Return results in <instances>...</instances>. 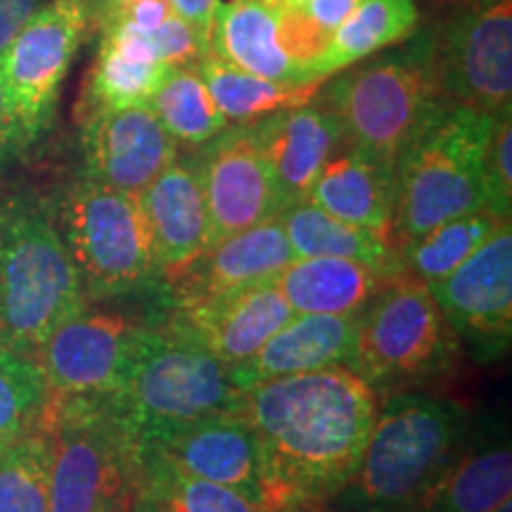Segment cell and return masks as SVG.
Returning <instances> with one entry per match:
<instances>
[{"label": "cell", "instance_id": "cell-1", "mask_svg": "<svg viewBox=\"0 0 512 512\" xmlns=\"http://www.w3.org/2000/svg\"><path fill=\"white\" fill-rule=\"evenodd\" d=\"M380 396L351 368H323L242 389L235 411L249 422L278 512L320 508L354 477Z\"/></svg>", "mask_w": 512, "mask_h": 512}, {"label": "cell", "instance_id": "cell-2", "mask_svg": "<svg viewBox=\"0 0 512 512\" xmlns=\"http://www.w3.org/2000/svg\"><path fill=\"white\" fill-rule=\"evenodd\" d=\"M472 427L460 401L408 389L389 394L354 477L330 503L339 512H415L465 451Z\"/></svg>", "mask_w": 512, "mask_h": 512}, {"label": "cell", "instance_id": "cell-3", "mask_svg": "<svg viewBox=\"0 0 512 512\" xmlns=\"http://www.w3.org/2000/svg\"><path fill=\"white\" fill-rule=\"evenodd\" d=\"M316 98L342 128L344 140L394 164L420 128L446 105L430 24H418L406 41L342 69Z\"/></svg>", "mask_w": 512, "mask_h": 512}, {"label": "cell", "instance_id": "cell-4", "mask_svg": "<svg viewBox=\"0 0 512 512\" xmlns=\"http://www.w3.org/2000/svg\"><path fill=\"white\" fill-rule=\"evenodd\" d=\"M498 114L446 102L396 159L389 242L396 252L439 223L486 209V147Z\"/></svg>", "mask_w": 512, "mask_h": 512}, {"label": "cell", "instance_id": "cell-5", "mask_svg": "<svg viewBox=\"0 0 512 512\" xmlns=\"http://www.w3.org/2000/svg\"><path fill=\"white\" fill-rule=\"evenodd\" d=\"M238 396L219 358L171 325L147 323L126 380L100 399L147 448L190 422L233 411Z\"/></svg>", "mask_w": 512, "mask_h": 512}, {"label": "cell", "instance_id": "cell-6", "mask_svg": "<svg viewBox=\"0 0 512 512\" xmlns=\"http://www.w3.org/2000/svg\"><path fill=\"white\" fill-rule=\"evenodd\" d=\"M88 304L57 223L31 202L0 214V344L34 356Z\"/></svg>", "mask_w": 512, "mask_h": 512}, {"label": "cell", "instance_id": "cell-7", "mask_svg": "<svg viewBox=\"0 0 512 512\" xmlns=\"http://www.w3.org/2000/svg\"><path fill=\"white\" fill-rule=\"evenodd\" d=\"M50 512H133L143 484V446L100 396H50Z\"/></svg>", "mask_w": 512, "mask_h": 512}, {"label": "cell", "instance_id": "cell-8", "mask_svg": "<svg viewBox=\"0 0 512 512\" xmlns=\"http://www.w3.org/2000/svg\"><path fill=\"white\" fill-rule=\"evenodd\" d=\"M55 223L88 299L162 285L138 195L81 176L57 200Z\"/></svg>", "mask_w": 512, "mask_h": 512}, {"label": "cell", "instance_id": "cell-9", "mask_svg": "<svg viewBox=\"0 0 512 512\" xmlns=\"http://www.w3.org/2000/svg\"><path fill=\"white\" fill-rule=\"evenodd\" d=\"M460 339L430 287L399 273L380 287L363 311L354 373L377 396L437 380L456 366Z\"/></svg>", "mask_w": 512, "mask_h": 512}, {"label": "cell", "instance_id": "cell-10", "mask_svg": "<svg viewBox=\"0 0 512 512\" xmlns=\"http://www.w3.org/2000/svg\"><path fill=\"white\" fill-rule=\"evenodd\" d=\"M430 31L448 102L489 114L512 110V0H463Z\"/></svg>", "mask_w": 512, "mask_h": 512}, {"label": "cell", "instance_id": "cell-11", "mask_svg": "<svg viewBox=\"0 0 512 512\" xmlns=\"http://www.w3.org/2000/svg\"><path fill=\"white\" fill-rule=\"evenodd\" d=\"M91 27L88 0H48L0 55V74L29 145L53 121L62 83Z\"/></svg>", "mask_w": 512, "mask_h": 512}, {"label": "cell", "instance_id": "cell-12", "mask_svg": "<svg viewBox=\"0 0 512 512\" xmlns=\"http://www.w3.org/2000/svg\"><path fill=\"white\" fill-rule=\"evenodd\" d=\"M145 320L112 311L83 309L38 347L50 396H107L131 370Z\"/></svg>", "mask_w": 512, "mask_h": 512}, {"label": "cell", "instance_id": "cell-13", "mask_svg": "<svg viewBox=\"0 0 512 512\" xmlns=\"http://www.w3.org/2000/svg\"><path fill=\"white\" fill-rule=\"evenodd\" d=\"M427 287L460 344H467L482 361L501 358L512 337L510 221L503 223L465 264Z\"/></svg>", "mask_w": 512, "mask_h": 512}, {"label": "cell", "instance_id": "cell-14", "mask_svg": "<svg viewBox=\"0 0 512 512\" xmlns=\"http://www.w3.org/2000/svg\"><path fill=\"white\" fill-rule=\"evenodd\" d=\"M209 214V245L280 216L278 192L252 124H230L195 150Z\"/></svg>", "mask_w": 512, "mask_h": 512}, {"label": "cell", "instance_id": "cell-15", "mask_svg": "<svg viewBox=\"0 0 512 512\" xmlns=\"http://www.w3.org/2000/svg\"><path fill=\"white\" fill-rule=\"evenodd\" d=\"M83 176L140 195L178 157L150 105L114 107L81 119Z\"/></svg>", "mask_w": 512, "mask_h": 512}, {"label": "cell", "instance_id": "cell-16", "mask_svg": "<svg viewBox=\"0 0 512 512\" xmlns=\"http://www.w3.org/2000/svg\"><path fill=\"white\" fill-rule=\"evenodd\" d=\"M147 448H155L192 477L228 486L252 503L278 512L271 501L259 439L235 408L190 422Z\"/></svg>", "mask_w": 512, "mask_h": 512}, {"label": "cell", "instance_id": "cell-17", "mask_svg": "<svg viewBox=\"0 0 512 512\" xmlns=\"http://www.w3.org/2000/svg\"><path fill=\"white\" fill-rule=\"evenodd\" d=\"M292 316L294 311L273 280H266L204 304L171 306L166 325L195 339L226 368H235L252 358Z\"/></svg>", "mask_w": 512, "mask_h": 512}, {"label": "cell", "instance_id": "cell-18", "mask_svg": "<svg viewBox=\"0 0 512 512\" xmlns=\"http://www.w3.org/2000/svg\"><path fill=\"white\" fill-rule=\"evenodd\" d=\"M294 261L278 216L209 245L192 264L164 283L171 306L204 304L273 280Z\"/></svg>", "mask_w": 512, "mask_h": 512}, {"label": "cell", "instance_id": "cell-19", "mask_svg": "<svg viewBox=\"0 0 512 512\" xmlns=\"http://www.w3.org/2000/svg\"><path fill=\"white\" fill-rule=\"evenodd\" d=\"M252 131L283 211L309 200L325 162L342 143V128L316 95L302 105L252 121Z\"/></svg>", "mask_w": 512, "mask_h": 512}, {"label": "cell", "instance_id": "cell-20", "mask_svg": "<svg viewBox=\"0 0 512 512\" xmlns=\"http://www.w3.org/2000/svg\"><path fill=\"white\" fill-rule=\"evenodd\" d=\"M162 285L209 247V214L195 152L178 155L140 192Z\"/></svg>", "mask_w": 512, "mask_h": 512}, {"label": "cell", "instance_id": "cell-21", "mask_svg": "<svg viewBox=\"0 0 512 512\" xmlns=\"http://www.w3.org/2000/svg\"><path fill=\"white\" fill-rule=\"evenodd\" d=\"M363 313L323 316L294 313L264 347L240 366L228 368L235 389L323 368H354Z\"/></svg>", "mask_w": 512, "mask_h": 512}, {"label": "cell", "instance_id": "cell-22", "mask_svg": "<svg viewBox=\"0 0 512 512\" xmlns=\"http://www.w3.org/2000/svg\"><path fill=\"white\" fill-rule=\"evenodd\" d=\"M394 200V164L351 145L344 136L309 195V202L335 219L368 228L384 238H389L392 230Z\"/></svg>", "mask_w": 512, "mask_h": 512}, {"label": "cell", "instance_id": "cell-23", "mask_svg": "<svg viewBox=\"0 0 512 512\" xmlns=\"http://www.w3.org/2000/svg\"><path fill=\"white\" fill-rule=\"evenodd\" d=\"M100 43L79 105V121L114 107L147 105L169 72L152 38L119 22L98 24Z\"/></svg>", "mask_w": 512, "mask_h": 512}, {"label": "cell", "instance_id": "cell-24", "mask_svg": "<svg viewBox=\"0 0 512 512\" xmlns=\"http://www.w3.org/2000/svg\"><path fill=\"white\" fill-rule=\"evenodd\" d=\"M209 53L233 67L287 86H320L309 83L302 69L290 60L280 43L278 10L261 0H230L216 10Z\"/></svg>", "mask_w": 512, "mask_h": 512}, {"label": "cell", "instance_id": "cell-25", "mask_svg": "<svg viewBox=\"0 0 512 512\" xmlns=\"http://www.w3.org/2000/svg\"><path fill=\"white\" fill-rule=\"evenodd\" d=\"M512 494L508 434L472 427L465 451L415 512H494Z\"/></svg>", "mask_w": 512, "mask_h": 512}, {"label": "cell", "instance_id": "cell-26", "mask_svg": "<svg viewBox=\"0 0 512 512\" xmlns=\"http://www.w3.org/2000/svg\"><path fill=\"white\" fill-rule=\"evenodd\" d=\"M382 273L337 256H302L287 264L273 278L294 313L344 316L363 313L380 287L387 283Z\"/></svg>", "mask_w": 512, "mask_h": 512}, {"label": "cell", "instance_id": "cell-27", "mask_svg": "<svg viewBox=\"0 0 512 512\" xmlns=\"http://www.w3.org/2000/svg\"><path fill=\"white\" fill-rule=\"evenodd\" d=\"M294 259L302 256H337L373 268L384 278L403 273L401 256L389 238L373 230L335 219L313 202H299L278 216Z\"/></svg>", "mask_w": 512, "mask_h": 512}, {"label": "cell", "instance_id": "cell-28", "mask_svg": "<svg viewBox=\"0 0 512 512\" xmlns=\"http://www.w3.org/2000/svg\"><path fill=\"white\" fill-rule=\"evenodd\" d=\"M418 24V0H363L361 8L332 31L330 43L313 67V81H328L354 62L406 41Z\"/></svg>", "mask_w": 512, "mask_h": 512}, {"label": "cell", "instance_id": "cell-29", "mask_svg": "<svg viewBox=\"0 0 512 512\" xmlns=\"http://www.w3.org/2000/svg\"><path fill=\"white\" fill-rule=\"evenodd\" d=\"M197 67L228 124H252L273 112L309 102L318 91V86H287L249 74L211 53L204 55Z\"/></svg>", "mask_w": 512, "mask_h": 512}, {"label": "cell", "instance_id": "cell-30", "mask_svg": "<svg viewBox=\"0 0 512 512\" xmlns=\"http://www.w3.org/2000/svg\"><path fill=\"white\" fill-rule=\"evenodd\" d=\"M147 105L176 145L188 150L207 145L230 126L211 98L197 62L171 67Z\"/></svg>", "mask_w": 512, "mask_h": 512}, {"label": "cell", "instance_id": "cell-31", "mask_svg": "<svg viewBox=\"0 0 512 512\" xmlns=\"http://www.w3.org/2000/svg\"><path fill=\"white\" fill-rule=\"evenodd\" d=\"M503 223L508 221L498 219L491 211H472L439 223L411 245L399 249L403 273L425 285L439 283L465 264Z\"/></svg>", "mask_w": 512, "mask_h": 512}, {"label": "cell", "instance_id": "cell-32", "mask_svg": "<svg viewBox=\"0 0 512 512\" xmlns=\"http://www.w3.org/2000/svg\"><path fill=\"white\" fill-rule=\"evenodd\" d=\"M140 496L155 512H273L228 486L188 475L155 448H143Z\"/></svg>", "mask_w": 512, "mask_h": 512}, {"label": "cell", "instance_id": "cell-33", "mask_svg": "<svg viewBox=\"0 0 512 512\" xmlns=\"http://www.w3.org/2000/svg\"><path fill=\"white\" fill-rule=\"evenodd\" d=\"M0 512H50V437L43 425L0 451Z\"/></svg>", "mask_w": 512, "mask_h": 512}, {"label": "cell", "instance_id": "cell-34", "mask_svg": "<svg viewBox=\"0 0 512 512\" xmlns=\"http://www.w3.org/2000/svg\"><path fill=\"white\" fill-rule=\"evenodd\" d=\"M48 401V382L34 358L0 344V448L34 432Z\"/></svg>", "mask_w": 512, "mask_h": 512}, {"label": "cell", "instance_id": "cell-35", "mask_svg": "<svg viewBox=\"0 0 512 512\" xmlns=\"http://www.w3.org/2000/svg\"><path fill=\"white\" fill-rule=\"evenodd\" d=\"M486 209L510 221L512 211V110L496 117L486 147Z\"/></svg>", "mask_w": 512, "mask_h": 512}, {"label": "cell", "instance_id": "cell-36", "mask_svg": "<svg viewBox=\"0 0 512 512\" xmlns=\"http://www.w3.org/2000/svg\"><path fill=\"white\" fill-rule=\"evenodd\" d=\"M24 147H29L27 136H24L17 114L12 110L8 88H5L3 74H0V162L22 152Z\"/></svg>", "mask_w": 512, "mask_h": 512}, {"label": "cell", "instance_id": "cell-37", "mask_svg": "<svg viewBox=\"0 0 512 512\" xmlns=\"http://www.w3.org/2000/svg\"><path fill=\"white\" fill-rule=\"evenodd\" d=\"M361 3L363 0H309V3L304 5V10L320 29L332 34L339 24L347 22V19L361 8Z\"/></svg>", "mask_w": 512, "mask_h": 512}, {"label": "cell", "instance_id": "cell-38", "mask_svg": "<svg viewBox=\"0 0 512 512\" xmlns=\"http://www.w3.org/2000/svg\"><path fill=\"white\" fill-rule=\"evenodd\" d=\"M41 5L43 0H0V55Z\"/></svg>", "mask_w": 512, "mask_h": 512}, {"label": "cell", "instance_id": "cell-39", "mask_svg": "<svg viewBox=\"0 0 512 512\" xmlns=\"http://www.w3.org/2000/svg\"><path fill=\"white\" fill-rule=\"evenodd\" d=\"M169 5L178 17L185 19L209 43L211 27H214V17L221 0H169Z\"/></svg>", "mask_w": 512, "mask_h": 512}, {"label": "cell", "instance_id": "cell-40", "mask_svg": "<svg viewBox=\"0 0 512 512\" xmlns=\"http://www.w3.org/2000/svg\"><path fill=\"white\" fill-rule=\"evenodd\" d=\"M261 3L271 5V8H278V10H285V8H304L309 0H261Z\"/></svg>", "mask_w": 512, "mask_h": 512}, {"label": "cell", "instance_id": "cell-41", "mask_svg": "<svg viewBox=\"0 0 512 512\" xmlns=\"http://www.w3.org/2000/svg\"><path fill=\"white\" fill-rule=\"evenodd\" d=\"M88 3L93 5V17H95V12H100L102 8H107V5H112L114 0H88Z\"/></svg>", "mask_w": 512, "mask_h": 512}, {"label": "cell", "instance_id": "cell-42", "mask_svg": "<svg viewBox=\"0 0 512 512\" xmlns=\"http://www.w3.org/2000/svg\"><path fill=\"white\" fill-rule=\"evenodd\" d=\"M133 512H155L150 508V505H147L145 501H143V496L138 498V503H136V508H133Z\"/></svg>", "mask_w": 512, "mask_h": 512}, {"label": "cell", "instance_id": "cell-43", "mask_svg": "<svg viewBox=\"0 0 512 512\" xmlns=\"http://www.w3.org/2000/svg\"><path fill=\"white\" fill-rule=\"evenodd\" d=\"M494 512H512V501L503 503V505H498V508H496Z\"/></svg>", "mask_w": 512, "mask_h": 512}, {"label": "cell", "instance_id": "cell-44", "mask_svg": "<svg viewBox=\"0 0 512 512\" xmlns=\"http://www.w3.org/2000/svg\"><path fill=\"white\" fill-rule=\"evenodd\" d=\"M287 512H318V508H294V510H287Z\"/></svg>", "mask_w": 512, "mask_h": 512}, {"label": "cell", "instance_id": "cell-45", "mask_svg": "<svg viewBox=\"0 0 512 512\" xmlns=\"http://www.w3.org/2000/svg\"><path fill=\"white\" fill-rule=\"evenodd\" d=\"M458 3H463V0H458Z\"/></svg>", "mask_w": 512, "mask_h": 512}, {"label": "cell", "instance_id": "cell-46", "mask_svg": "<svg viewBox=\"0 0 512 512\" xmlns=\"http://www.w3.org/2000/svg\"><path fill=\"white\" fill-rule=\"evenodd\" d=\"M0 451H3V448H0Z\"/></svg>", "mask_w": 512, "mask_h": 512}]
</instances>
